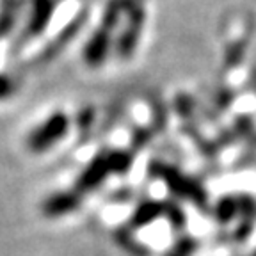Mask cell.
<instances>
[{"label":"cell","instance_id":"15","mask_svg":"<svg viewBox=\"0 0 256 256\" xmlns=\"http://www.w3.org/2000/svg\"><path fill=\"white\" fill-rule=\"evenodd\" d=\"M164 217H168V220L174 230H182L185 226V222H187V216H185L182 206L176 201L164 203Z\"/></svg>","mask_w":256,"mask_h":256},{"label":"cell","instance_id":"1","mask_svg":"<svg viewBox=\"0 0 256 256\" xmlns=\"http://www.w3.org/2000/svg\"><path fill=\"white\" fill-rule=\"evenodd\" d=\"M148 171L153 178H160V180L168 185V188L171 190L172 196L192 201L198 208H206L208 203L206 190L194 178H188V176H185L178 169L171 168V166L164 164L160 160H152L148 166Z\"/></svg>","mask_w":256,"mask_h":256},{"label":"cell","instance_id":"7","mask_svg":"<svg viewBox=\"0 0 256 256\" xmlns=\"http://www.w3.org/2000/svg\"><path fill=\"white\" fill-rule=\"evenodd\" d=\"M54 9H56V0H32L24 38H36L43 34L48 24L52 22Z\"/></svg>","mask_w":256,"mask_h":256},{"label":"cell","instance_id":"6","mask_svg":"<svg viewBox=\"0 0 256 256\" xmlns=\"http://www.w3.org/2000/svg\"><path fill=\"white\" fill-rule=\"evenodd\" d=\"M110 46H112L110 32L98 27L89 36L88 43L82 48V59L91 68H98V66H102L107 60L108 54H110Z\"/></svg>","mask_w":256,"mask_h":256},{"label":"cell","instance_id":"17","mask_svg":"<svg viewBox=\"0 0 256 256\" xmlns=\"http://www.w3.org/2000/svg\"><path fill=\"white\" fill-rule=\"evenodd\" d=\"M174 107H176V110H178V114H180L182 118H190L192 110H194V102H192L190 96L178 94V96H176Z\"/></svg>","mask_w":256,"mask_h":256},{"label":"cell","instance_id":"14","mask_svg":"<svg viewBox=\"0 0 256 256\" xmlns=\"http://www.w3.org/2000/svg\"><path fill=\"white\" fill-rule=\"evenodd\" d=\"M16 9H18V2L9 0L8 4L2 8V11H0V40L8 36L9 32L12 30V27H14Z\"/></svg>","mask_w":256,"mask_h":256},{"label":"cell","instance_id":"23","mask_svg":"<svg viewBox=\"0 0 256 256\" xmlns=\"http://www.w3.org/2000/svg\"><path fill=\"white\" fill-rule=\"evenodd\" d=\"M168 256H180V254H178V252H174V251H172V252H169Z\"/></svg>","mask_w":256,"mask_h":256},{"label":"cell","instance_id":"19","mask_svg":"<svg viewBox=\"0 0 256 256\" xmlns=\"http://www.w3.org/2000/svg\"><path fill=\"white\" fill-rule=\"evenodd\" d=\"M244 50H246V43H240V41L233 44V46H230L226 50V64L228 66H235L242 59V56H244Z\"/></svg>","mask_w":256,"mask_h":256},{"label":"cell","instance_id":"22","mask_svg":"<svg viewBox=\"0 0 256 256\" xmlns=\"http://www.w3.org/2000/svg\"><path fill=\"white\" fill-rule=\"evenodd\" d=\"M216 102L219 104L220 108L230 107V105H232V102H233V92L230 91V89H220L219 94H217V100Z\"/></svg>","mask_w":256,"mask_h":256},{"label":"cell","instance_id":"13","mask_svg":"<svg viewBox=\"0 0 256 256\" xmlns=\"http://www.w3.org/2000/svg\"><path fill=\"white\" fill-rule=\"evenodd\" d=\"M123 12H124L123 0H108L104 8L100 27L105 28V30H108V32H112L118 25H120L121 18H123Z\"/></svg>","mask_w":256,"mask_h":256},{"label":"cell","instance_id":"2","mask_svg":"<svg viewBox=\"0 0 256 256\" xmlns=\"http://www.w3.org/2000/svg\"><path fill=\"white\" fill-rule=\"evenodd\" d=\"M72 120L66 112L56 110L52 112L43 123L38 124L25 139V146L32 153H44L59 144L64 137L68 136Z\"/></svg>","mask_w":256,"mask_h":256},{"label":"cell","instance_id":"18","mask_svg":"<svg viewBox=\"0 0 256 256\" xmlns=\"http://www.w3.org/2000/svg\"><path fill=\"white\" fill-rule=\"evenodd\" d=\"M152 139V130L150 128H136L132 134V148L140 150L144 148L146 144Z\"/></svg>","mask_w":256,"mask_h":256},{"label":"cell","instance_id":"16","mask_svg":"<svg viewBox=\"0 0 256 256\" xmlns=\"http://www.w3.org/2000/svg\"><path fill=\"white\" fill-rule=\"evenodd\" d=\"M76 128H78L80 139H84L86 134H89L92 126V121H94V108L92 107H84L82 110L76 114Z\"/></svg>","mask_w":256,"mask_h":256},{"label":"cell","instance_id":"11","mask_svg":"<svg viewBox=\"0 0 256 256\" xmlns=\"http://www.w3.org/2000/svg\"><path fill=\"white\" fill-rule=\"evenodd\" d=\"M238 216V200L235 196H222L214 206V217L217 222L228 224Z\"/></svg>","mask_w":256,"mask_h":256},{"label":"cell","instance_id":"3","mask_svg":"<svg viewBox=\"0 0 256 256\" xmlns=\"http://www.w3.org/2000/svg\"><path fill=\"white\" fill-rule=\"evenodd\" d=\"M144 22H146V12H144L142 6H136L126 11V24H124V28L121 30L116 43V54L121 59H130L134 56L137 44H139Z\"/></svg>","mask_w":256,"mask_h":256},{"label":"cell","instance_id":"8","mask_svg":"<svg viewBox=\"0 0 256 256\" xmlns=\"http://www.w3.org/2000/svg\"><path fill=\"white\" fill-rule=\"evenodd\" d=\"M86 20H88V12H86V14L84 12H80V14H76L75 18L66 25V27L60 28L59 34H57V36L48 43V46L41 52V60L46 62V60L54 59L59 52H62L64 46H66V44H68L70 41L80 32V28H82V25L86 24Z\"/></svg>","mask_w":256,"mask_h":256},{"label":"cell","instance_id":"20","mask_svg":"<svg viewBox=\"0 0 256 256\" xmlns=\"http://www.w3.org/2000/svg\"><path fill=\"white\" fill-rule=\"evenodd\" d=\"M233 128H235V132L238 134V136L248 137V136H251L252 130H254V124H252V120L249 116H242V118H236Z\"/></svg>","mask_w":256,"mask_h":256},{"label":"cell","instance_id":"5","mask_svg":"<svg viewBox=\"0 0 256 256\" xmlns=\"http://www.w3.org/2000/svg\"><path fill=\"white\" fill-rule=\"evenodd\" d=\"M82 203V194L73 190H59L46 196L41 203V214L48 219H60L73 214Z\"/></svg>","mask_w":256,"mask_h":256},{"label":"cell","instance_id":"10","mask_svg":"<svg viewBox=\"0 0 256 256\" xmlns=\"http://www.w3.org/2000/svg\"><path fill=\"white\" fill-rule=\"evenodd\" d=\"M114 238L116 242L124 249L128 251L130 254L134 256H150V249L146 246H142L136 236L132 235V230L130 228H120L114 232Z\"/></svg>","mask_w":256,"mask_h":256},{"label":"cell","instance_id":"4","mask_svg":"<svg viewBox=\"0 0 256 256\" xmlns=\"http://www.w3.org/2000/svg\"><path fill=\"white\" fill-rule=\"evenodd\" d=\"M110 174V168H108V160H107V152L96 153L89 164L84 168V171L76 176L75 182V190L80 194H88L100 187L105 180Z\"/></svg>","mask_w":256,"mask_h":256},{"label":"cell","instance_id":"9","mask_svg":"<svg viewBox=\"0 0 256 256\" xmlns=\"http://www.w3.org/2000/svg\"><path fill=\"white\" fill-rule=\"evenodd\" d=\"M164 216V203H158V201L146 200L142 203L137 204V208L134 210L132 217L128 220V228L130 230H139L152 224L155 219Z\"/></svg>","mask_w":256,"mask_h":256},{"label":"cell","instance_id":"21","mask_svg":"<svg viewBox=\"0 0 256 256\" xmlns=\"http://www.w3.org/2000/svg\"><path fill=\"white\" fill-rule=\"evenodd\" d=\"M14 91V82L9 75L6 73H0V102L9 98Z\"/></svg>","mask_w":256,"mask_h":256},{"label":"cell","instance_id":"12","mask_svg":"<svg viewBox=\"0 0 256 256\" xmlns=\"http://www.w3.org/2000/svg\"><path fill=\"white\" fill-rule=\"evenodd\" d=\"M107 160L110 174H126L132 169L134 153L126 150H114V152H107Z\"/></svg>","mask_w":256,"mask_h":256}]
</instances>
